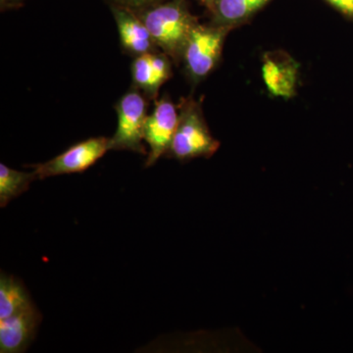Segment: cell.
I'll return each instance as SVG.
<instances>
[{
	"label": "cell",
	"mask_w": 353,
	"mask_h": 353,
	"mask_svg": "<svg viewBox=\"0 0 353 353\" xmlns=\"http://www.w3.org/2000/svg\"><path fill=\"white\" fill-rule=\"evenodd\" d=\"M109 1L111 2V6L124 7L134 12H139L143 9L161 3L165 0H109Z\"/></svg>",
	"instance_id": "5bb4252c"
},
{
	"label": "cell",
	"mask_w": 353,
	"mask_h": 353,
	"mask_svg": "<svg viewBox=\"0 0 353 353\" xmlns=\"http://www.w3.org/2000/svg\"><path fill=\"white\" fill-rule=\"evenodd\" d=\"M219 146V141L209 131L197 104L185 101L181 109L178 127L168 153L176 159L185 161L197 157H210Z\"/></svg>",
	"instance_id": "7a4b0ae2"
},
{
	"label": "cell",
	"mask_w": 353,
	"mask_h": 353,
	"mask_svg": "<svg viewBox=\"0 0 353 353\" xmlns=\"http://www.w3.org/2000/svg\"><path fill=\"white\" fill-rule=\"evenodd\" d=\"M171 58L164 52L145 53L134 57L132 78L134 87L150 97H155L159 88L172 75Z\"/></svg>",
	"instance_id": "ba28073f"
},
{
	"label": "cell",
	"mask_w": 353,
	"mask_h": 353,
	"mask_svg": "<svg viewBox=\"0 0 353 353\" xmlns=\"http://www.w3.org/2000/svg\"><path fill=\"white\" fill-rule=\"evenodd\" d=\"M199 1L203 2L206 6H209L211 3H212L213 0H199Z\"/></svg>",
	"instance_id": "e0dca14e"
},
{
	"label": "cell",
	"mask_w": 353,
	"mask_h": 353,
	"mask_svg": "<svg viewBox=\"0 0 353 353\" xmlns=\"http://www.w3.org/2000/svg\"><path fill=\"white\" fill-rule=\"evenodd\" d=\"M152 34L153 41L173 61L182 60L183 51L197 21L182 0H170L136 12Z\"/></svg>",
	"instance_id": "6da1fadb"
},
{
	"label": "cell",
	"mask_w": 353,
	"mask_h": 353,
	"mask_svg": "<svg viewBox=\"0 0 353 353\" xmlns=\"http://www.w3.org/2000/svg\"><path fill=\"white\" fill-rule=\"evenodd\" d=\"M230 29L224 26L199 23L192 28L183 48L182 60L194 82H199L215 68Z\"/></svg>",
	"instance_id": "3957f363"
},
{
	"label": "cell",
	"mask_w": 353,
	"mask_h": 353,
	"mask_svg": "<svg viewBox=\"0 0 353 353\" xmlns=\"http://www.w3.org/2000/svg\"><path fill=\"white\" fill-rule=\"evenodd\" d=\"M111 10L119 32L123 50L134 57L157 51V44L138 14L116 6H111Z\"/></svg>",
	"instance_id": "9c48e42d"
},
{
	"label": "cell",
	"mask_w": 353,
	"mask_h": 353,
	"mask_svg": "<svg viewBox=\"0 0 353 353\" xmlns=\"http://www.w3.org/2000/svg\"><path fill=\"white\" fill-rule=\"evenodd\" d=\"M262 76L273 97L290 99L296 94L297 65L292 58L266 55L262 66Z\"/></svg>",
	"instance_id": "30bf717a"
},
{
	"label": "cell",
	"mask_w": 353,
	"mask_h": 353,
	"mask_svg": "<svg viewBox=\"0 0 353 353\" xmlns=\"http://www.w3.org/2000/svg\"><path fill=\"white\" fill-rule=\"evenodd\" d=\"M24 1V0H0L1 2V7H13L16 6H19L21 2Z\"/></svg>",
	"instance_id": "2e32d148"
},
{
	"label": "cell",
	"mask_w": 353,
	"mask_h": 353,
	"mask_svg": "<svg viewBox=\"0 0 353 353\" xmlns=\"http://www.w3.org/2000/svg\"><path fill=\"white\" fill-rule=\"evenodd\" d=\"M270 0H213L209 6L214 25L231 28L256 12Z\"/></svg>",
	"instance_id": "8fae6325"
},
{
	"label": "cell",
	"mask_w": 353,
	"mask_h": 353,
	"mask_svg": "<svg viewBox=\"0 0 353 353\" xmlns=\"http://www.w3.org/2000/svg\"><path fill=\"white\" fill-rule=\"evenodd\" d=\"M41 321L36 305L0 319V352H24L34 341Z\"/></svg>",
	"instance_id": "52a82bcc"
},
{
	"label": "cell",
	"mask_w": 353,
	"mask_h": 353,
	"mask_svg": "<svg viewBox=\"0 0 353 353\" xmlns=\"http://www.w3.org/2000/svg\"><path fill=\"white\" fill-rule=\"evenodd\" d=\"M34 305L19 279L1 273L0 276V319H6Z\"/></svg>",
	"instance_id": "7c38bea8"
},
{
	"label": "cell",
	"mask_w": 353,
	"mask_h": 353,
	"mask_svg": "<svg viewBox=\"0 0 353 353\" xmlns=\"http://www.w3.org/2000/svg\"><path fill=\"white\" fill-rule=\"evenodd\" d=\"M180 114L175 104L168 97H162L155 102L152 113L148 115L145 125L143 139L150 148L145 167H150L160 157L169 152Z\"/></svg>",
	"instance_id": "8992f818"
},
{
	"label": "cell",
	"mask_w": 353,
	"mask_h": 353,
	"mask_svg": "<svg viewBox=\"0 0 353 353\" xmlns=\"http://www.w3.org/2000/svg\"><path fill=\"white\" fill-rule=\"evenodd\" d=\"M148 103L138 88L126 92L116 103L118 125L109 141L110 150H128L145 155L143 134L148 113Z\"/></svg>",
	"instance_id": "277c9868"
},
{
	"label": "cell",
	"mask_w": 353,
	"mask_h": 353,
	"mask_svg": "<svg viewBox=\"0 0 353 353\" xmlns=\"http://www.w3.org/2000/svg\"><path fill=\"white\" fill-rule=\"evenodd\" d=\"M109 141L110 139L105 137L85 139L44 163L34 165L32 168L39 180L65 174L81 173L90 168L110 150Z\"/></svg>",
	"instance_id": "5b68a950"
},
{
	"label": "cell",
	"mask_w": 353,
	"mask_h": 353,
	"mask_svg": "<svg viewBox=\"0 0 353 353\" xmlns=\"http://www.w3.org/2000/svg\"><path fill=\"white\" fill-rule=\"evenodd\" d=\"M336 9L353 18V0H327Z\"/></svg>",
	"instance_id": "9a60e30c"
},
{
	"label": "cell",
	"mask_w": 353,
	"mask_h": 353,
	"mask_svg": "<svg viewBox=\"0 0 353 353\" xmlns=\"http://www.w3.org/2000/svg\"><path fill=\"white\" fill-rule=\"evenodd\" d=\"M37 179L34 170L18 171L0 163V208H6L9 202L27 192Z\"/></svg>",
	"instance_id": "4fadbf2b"
}]
</instances>
